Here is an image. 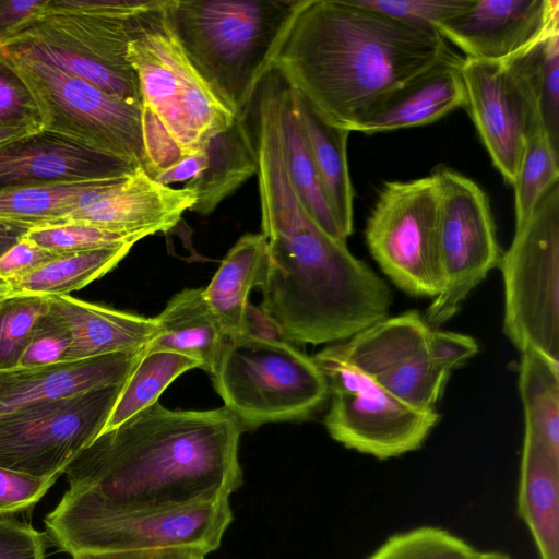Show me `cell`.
<instances>
[{
  "label": "cell",
  "instance_id": "1",
  "mask_svg": "<svg viewBox=\"0 0 559 559\" xmlns=\"http://www.w3.org/2000/svg\"><path fill=\"white\" fill-rule=\"evenodd\" d=\"M449 50L438 29L357 0H301L272 67L326 121L352 132Z\"/></svg>",
  "mask_w": 559,
  "mask_h": 559
},
{
  "label": "cell",
  "instance_id": "2",
  "mask_svg": "<svg viewBox=\"0 0 559 559\" xmlns=\"http://www.w3.org/2000/svg\"><path fill=\"white\" fill-rule=\"evenodd\" d=\"M242 428L226 408L171 411L158 402L100 432L67 466L69 489L121 509L229 498L242 481Z\"/></svg>",
  "mask_w": 559,
  "mask_h": 559
},
{
  "label": "cell",
  "instance_id": "3",
  "mask_svg": "<svg viewBox=\"0 0 559 559\" xmlns=\"http://www.w3.org/2000/svg\"><path fill=\"white\" fill-rule=\"evenodd\" d=\"M267 269L261 309L293 344H333L389 317L386 282L310 216L261 231Z\"/></svg>",
  "mask_w": 559,
  "mask_h": 559
},
{
  "label": "cell",
  "instance_id": "4",
  "mask_svg": "<svg viewBox=\"0 0 559 559\" xmlns=\"http://www.w3.org/2000/svg\"><path fill=\"white\" fill-rule=\"evenodd\" d=\"M301 0H164L186 57L236 116L248 107Z\"/></svg>",
  "mask_w": 559,
  "mask_h": 559
},
{
  "label": "cell",
  "instance_id": "5",
  "mask_svg": "<svg viewBox=\"0 0 559 559\" xmlns=\"http://www.w3.org/2000/svg\"><path fill=\"white\" fill-rule=\"evenodd\" d=\"M156 3L50 0L48 13L0 53L44 62L110 95L142 104L128 47L139 14Z\"/></svg>",
  "mask_w": 559,
  "mask_h": 559
},
{
  "label": "cell",
  "instance_id": "6",
  "mask_svg": "<svg viewBox=\"0 0 559 559\" xmlns=\"http://www.w3.org/2000/svg\"><path fill=\"white\" fill-rule=\"evenodd\" d=\"M49 540L73 556L193 547L216 550L233 521L228 498L192 504L130 510L86 491L68 489L45 518Z\"/></svg>",
  "mask_w": 559,
  "mask_h": 559
},
{
  "label": "cell",
  "instance_id": "7",
  "mask_svg": "<svg viewBox=\"0 0 559 559\" xmlns=\"http://www.w3.org/2000/svg\"><path fill=\"white\" fill-rule=\"evenodd\" d=\"M211 377L242 431L307 419L330 394L312 357L288 342L247 335L227 338Z\"/></svg>",
  "mask_w": 559,
  "mask_h": 559
},
{
  "label": "cell",
  "instance_id": "8",
  "mask_svg": "<svg viewBox=\"0 0 559 559\" xmlns=\"http://www.w3.org/2000/svg\"><path fill=\"white\" fill-rule=\"evenodd\" d=\"M164 0L139 14L128 60L142 106L152 111L185 156L201 152L236 119L186 57L164 14Z\"/></svg>",
  "mask_w": 559,
  "mask_h": 559
},
{
  "label": "cell",
  "instance_id": "9",
  "mask_svg": "<svg viewBox=\"0 0 559 559\" xmlns=\"http://www.w3.org/2000/svg\"><path fill=\"white\" fill-rule=\"evenodd\" d=\"M499 267L507 337L521 353L532 348L559 362V182L515 227Z\"/></svg>",
  "mask_w": 559,
  "mask_h": 559
},
{
  "label": "cell",
  "instance_id": "10",
  "mask_svg": "<svg viewBox=\"0 0 559 559\" xmlns=\"http://www.w3.org/2000/svg\"><path fill=\"white\" fill-rule=\"evenodd\" d=\"M312 360L332 394L325 428L347 449L379 460L396 457L418 449L440 419L437 409L418 411L391 396L352 365L335 343Z\"/></svg>",
  "mask_w": 559,
  "mask_h": 559
},
{
  "label": "cell",
  "instance_id": "11",
  "mask_svg": "<svg viewBox=\"0 0 559 559\" xmlns=\"http://www.w3.org/2000/svg\"><path fill=\"white\" fill-rule=\"evenodd\" d=\"M5 57L29 88L41 129L143 168L142 104L110 95L44 62Z\"/></svg>",
  "mask_w": 559,
  "mask_h": 559
},
{
  "label": "cell",
  "instance_id": "12",
  "mask_svg": "<svg viewBox=\"0 0 559 559\" xmlns=\"http://www.w3.org/2000/svg\"><path fill=\"white\" fill-rule=\"evenodd\" d=\"M439 186L430 175L385 181L365 227L369 251L404 293L435 298L441 288L438 258Z\"/></svg>",
  "mask_w": 559,
  "mask_h": 559
},
{
  "label": "cell",
  "instance_id": "13",
  "mask_svg": "<svg viewBox=\"0 0 559 559\" xmlns=\"http://www.w3.org/2000/svg\"><path fill=\"white\" fill-rule=\"evenodd\" d=\"M432 174L439 186V294L426 314L430 328L449 321L469 293L500 264L493 215L485 191L471 178L447 166Z\"/></svg>",
  "mask_w": 559,
  "mask_h": 559
},
{
  "label": "cell",
  "instance_id": "14",
  "mask_svg": "<svg viewBox=\"0 0 559 559\" xmlns=\"http://www.w3.org/2000/svg\"><path fill=\"white\" fill-rule=\"evenodd\" d=\"M124 382L0 416V466L60 476L104 429Z\"/></svg>",
  "mask_w": 559,
  "mask_h": 559
},
{
  "label": "cell",
  "instance_id": "15",
  "mask_svg": "<svg viewBox=\"0 0 559 559\" xmlns=\"http://www.w3.org/2000/svg\"><path fill=\"white\" fill-rule=\"evenodd\" d=\"M432 328L409 310L335 343L341 354L394 399L418 411L436 409L450 372L430 356Z\"/></svg>",
  "mask_w": 559,
  "mask_h": 559
},
{
  "label": "cell",
  "instance_id": "16",
  "mask_svg": "<svg viewBox=\"0 0 559 559\" xmlns=\"http://www.w3.org/2000/svg\"><path fill=\"white\" fill-rule=\"evenodd\" d=\"M461 70L465 108L493 166L512 186L526 136L542 124L533 94L521 72L508 61L464 57Z\"/></svg>",
  "mask_w": 559,
  "mask_h": 559
},
{
  "label": "cell",
  "instance_id": "17",
  "mask_svg": "<svg viewBox=\"0 0 559 559\" xmlns=\"http://www.w3.org/2000/svg\"><path fill=\"white\" fill-rule=\"evenodd\" d=\"M194 202L193 193L183 187L162 185L138 168L98 181L80 197L75 209L61 223H85L151 236L175 227Z\"/></svg>",
  "mask_w": 559,
  "mask_h": 559
},
{
  "label": "cell",
  "instance_id": "18",
  "mask_svg": "<svg viewBox=\"0 0 559 559\" xmlns=\"http://www.w3.org/2000/svg\"><path fill=\"white\" fill-rule=\"evenodd\" d=\"M558 28V0H472L438 31L466 58L506 61Z\"/></svg>",
  "mask_w": 559,
  "mask_h": 559
},
{
  "label": "cell",
  "instance_id": "19",
  "mask_svg": "<svg viewBox=\"0 0 559 559\" xmlns=\"http://www.w3.org/2000/svg\"><path fill=\"white\" fill-rule=\"evenodd\" d=\"M135 164L45 129L0 145V190L95 181L133 173Z\"/></svg>",
  "mask_w": 559,
  "mask_h": 559
},
{
  "label": "cell",
  "instance_id": "20",
  "mask_svg": "<svg viewBox=\"0 0 559 559\" xmlns=\"http://www.w3.org/2000/svg\"><path fill=\"white\" fill-rule=\"evenodd\" d=\"M144 348L0 371V416L126 381Z\"/></svg>",
  "mask_w": 559,
  "mask_h": 559
},
{
  "label": "cell",
  "instance_id": "21",
  "mask_svg": "<svg viewBox=\"0 0 559 559\" xmlns=\"http://www.w3.org/2000/svg\"><path fill=\"white\" fill-rule=\"evenodd\" d=\"M464 57L451 49L388 95L353 131L379 133L431 123L466 105Z\"/></svg>",
  "mask_w": 559,
  "mask_h": 559
},
{
  "label": "cell",
  "instance_id": "22",
  "mask_svg": "<svg viewBox=\"0 0 559 559\" xmlns=\"http://www.w3.org/2000/svg\"><path fill=\"white\" fill-rule=\"evenodd\" d=\"M48 298L50 310L63 320L72 336L64 361L143 348L158 330L155 318L91 304L70 295Z\"/></svg>",
  "mask_w": 559,
  "mask_h": 559
},
{
  "label": "cell",
  "instance_id": "23",
  "mask_svg": "<svg viewBox=\"0 0 559 559\" xmlns=\"http://www.w3.org/2000/svg\"><path fill=\"white\" fill-rule=\"evenodd\" d=\"M155 319L158 330L145 352L167 350L195 358L211 376L228 337L205 299L204 288L177 293Z\"/></svg>",
  "mask_w": 559,
  "mask_h": 559
},
{
  "label": "cell",
  "instance_id": "24",
  "mask_svg": "<svg viewBox=\"0 0 559 559\" xmlns=\"http://www.w3.org/2000/svg\"><path fill=\"white\" fill-rule=\"evenodd\" d=\"M293 97L322 190L346 240L354 227V189L347 162L350 132L326 121L294 90Z\"/></svg>",
  "mask_w": 559,
  "mask_h": 559
},
{
  "label": "cell",
  "instance_id": "25",
  "mask_svg": "<svg viewBox=\"0 0 559 559\" xmlns=\"http://www.w3.org/2000/svg\"><path fill=\"white\" fill-rule=\"evenodd\" d=\"M267 242L246 234L230 248L204 296L228 338L243 335L245 313L253 287L261 286L267 269Z\"/></svg>",
  "mask_w": 559,
  "mask_h": 559
},
{
  "label": "cell",
  "instance_id": "26",
  "mask_svg": "<svg viewBox=\"0 0 559 559\" xmlns=\"http://www.w3.org/2000/svg\"><path fill=\"white\" fill-rule=\"evenodd\" d=\"M205 154L202 171L183 185L195 197L190 211L200 215L214 212L258 169L254 144L242 116H237L227 129L211 138Z\"/></svg>",
  "mask_w": 559,
  "mask_h": 559
},
{
  "label": "cell",
  "instance_id": "27",
  "mask_svg": "<svg viewBox=\"0 0 559 559\" xmlns=\"http://www.w3.org/2000/svg\"><path fill=\"white\" fill-rule=\"evenodd\" d=\"M518 513L536 545L539 559H559V457L523 440Z\"/></svg>",
  "mask_w": 559,
  "mask_h": 559
},
{
  "label": "cell",
  "instance_id": "28",
  "mask_svg": "<svg viewBox=\"0 0 559 559\" xmlns=\"http://www.w3.org/2000/svg\"><path fill=\"white\" fill-rule=\"evenodd\" d=\"M276 104L285 166L300 202L325 233L334 238L345 240L322 190L305 133L296 114L293 90L277 70Z\"/></svg>",
  "mask_w": 559,
  "mask_h": 559
},
{
  "label": "cell",
  "instance_id": "29",
  "mask_svg": "<svg viewBox=\"0 0 559 559\" xmlns=\"http://www.w3.org/2000/svg\"><path fill=\"white\" fill-rule=\"evenodd\" d=\"M519 392L524 440L559 457V362L528 348L521 353Z\"/></svg>",
  "mask_w": 559,
  "mask_h": 559
},
{
  "label": "cell",
  "instance_id": "30",
  "mask_svg": "<svg viewBox=\"0 0 559 559\" xmlns=\"http://www.w3.org/2000/svg\"><path fill=\"white\" fill-rule=\"evenodd\" d=\"M131 248L132 245H123L60 254L28 273L8 280L11 295H69L110 272Z\"/></svg>",
  "mask_w": 559,
  "mask_h": 559
},
{
  "label": "cell",
  "instance_id": "31",
  "mask_svg": "<svg viewBox=\"0 0 559 559\" xmlns=\"http://www.w3.org/2000/svg\"><path fill=\"white\" fill-rule=\"evenodd\" d=\"M200 366V361L195 358L179 353L145 352L144 349V354L126 380L103 431L119 426L156 403L159 395L176 378Z\"/></svg>",
  "mask_w": 559,
  "mask_h": 559
},
{
  "label": "cell",
  "instance_id": "32",
  "mask_svg": "<svg viewBox=\"0 0 559 559\" xmlns=\"http://www.w3.org/2000/svg\"><path fill=\"white\" fill-rule=\"evenodd\" d=\"M98 181L100 180L2 189L0 219L29 226L61 223L75 209L80 197Z\"/></svg>",
  "mask_w": 559,
  "mask_h": 559
},
{
  "label": "cell",
  "instance_id": "33",
  "mask_svg": "<svg viewBox=\"0 0 559 559\" xmlns=\"http://www.w3.org/2000/svg\"><path fill=\"white\" fill-rule=\"evenodd\" d=\"M506 61L524 76L542 124L559 148V28Z\"/></svg>",
  "mask_w": 559,
  "mask_h": 559
},
{
  "label": "cell",
  "instance_id": "34",
  "mask_svg": "<svg viewBox=\"0 0 559 559\" xmlns=\"http://www.w3.org/2000/svg\"><path fill=\"white\" fill-rule=\"evenodd\" d=\"M559 182V148L542 124L526 136L519 162L514 188L515 227L532 214L542 197Z\"/></svg>",
  "mask_w": 559,
  "mask_h": 559
},
{
  "label": "cell",
  "instance_id": "35",
  "mask_svg": "<svg viewBox=\"0 0 559 559\" xmlns=\"http://www.w3.org/2000/svg\"><path fill=\"white\" fill-rule=\"evenodd\" d=\"M479 550L436 526H420L390 536L367 559H476Z\"/></svg>",
  "mask_w": 559,
  "mask_h": 559
},
{
  "label": "cell",
  "instance_id": "36",
  "mask_svg": "<svg viewBox=\"0 0 559 559\" xmlns=\"http://www.w3.org/2000/svg\"><path fill=\"white\" fill-rule=\"evenodd\" d=\"M144 234L112 230L91 224L64 222L33 226L23 237L55 253L64 254L102 248L134 245Z\"/></svg>",
  "mask_w": 559,
  "mask_h": 559
},
{
  "label": "cell",
  "instance_id": "37",
  "mask_svg": "<svg viewBox=\"0 0 559 559\" xmlns=\"http://www.w3.org/2000/svg\"><path fill=\"white\" fill-rule=\"evenodd\" d=\"M50 310L41 295H10L0 300V371L19 367L37 321Z\"/></svg>",
  "mask_w": 559,
  "mask_h": 559
},
{
  "label": "cell",
  "instance_id": "38",
  "mask_svg": "<svg viewBox=\"0 0 559 559\" xmlns=\"http://www.w3.org/2000/svg\"><path fill=\"white\" fill-rule=\"evenodd\" d=\"M0 124L29 131L41 129L36 102L11 61L0 53Z\"/></svg>",
  "mask_w": 559,
  "mask_h": 559
},
{
  "label": "cell",
  "instance_id": "39",
  "mask_svg": "<svg viewBox=\"0 0 559 559\" xmlns=\"http://www.w3.org/2000/svg\"><path fill=\"white\" fill-rule=\"evenodd\" d=\"M396 20L438 29L463 12L472 0H357Z\"/></svg>",
  "mask_w": 559,
  "mask_h": 559
},
{
  "label": "cell",
  "instance_id": "40",
  "mask_svg": "<svg viewBox=\"0 0 559 559\" xmlns=\"http://www.w3.org/2000/svg\"><path fill=\"white\" fill-rule=\"evenodd\" d=\"M71 343L69 328L49 310L37 321L19 367L32 368L64 361Z\"/></svg>",
  "mask_w": 559,
  "mask_h": 559
},
{
  "label": "cell",
  "instance_id": "41",
  "mask_svg": "<svg viewBox=\"0 0 559 559\" xmlns=\"http://www.w3.org/2000/svg\"><path fill=\"white\" fill-rule=\"evenodd\" d=\"M59 476H35L0 466V516L25 511L36 504Z\"/></svg>",
  "mask_w": 559,
  "mask_h": 559
},
{
  "label": "cell",
  "instance_id": "42",
  "mask_svg": "<svg viewBox=\"0 0 559 559\" xmlns=\"http://www.w3.org/2000/svg\"><path fill=\"white\" fill-rule=\"evenodd\" d=\"M143 169L154 180L185 155L155 115L142 106Z\"/></svg>",
  "mask_w": 559,
  "mask_h": 559
},
{
  "label": "cell",
  "instance_id": "43",
  "mask_svg": "<svg viewBox=\"0 0 559 559\" xmlns=\"http://www.w3.org/2000/svg\"><path fill=\"white\" fill-rule=\"evenodd\" d=\"M49 537L13 516H0V559H45Z\"/></svg>",
  "mask_w": 559,
  "mask_h": 559
},
{
  "label": "cell",
  "instance_id": "44",
  "mask_svg": "<svg viewBox=\"0 0 559 559\" xmlns=\"http://www.w3.org/2000/svg\"><path fill=\"white\" fill-rule=\"evenodd\" d=\"M50 0H0V50L49 11Z\"/></svg>",
  "mask_w": 559,
  "mask_h": 559
},
{
  "label": "cell",
  "instance_id": "45",
  "mask_svg": "<svg viewBox=\"0 0 559 559\" xmlns=\"http://www.w3.org/2000/svg\"><path fill=\"white\" fill-rule=\"evenodd\" d=\"M428 346L433 361L449 372L478 352V344L473 337L437 329H431Z\"/></svg>",
  "mask_w": 559,
  "mask_h": 559
},
{
  "label": "cell",
  "instance_id": "46",
  "mask_svg": "<svg viewBox=\"0 0 559 559\" xmlns=\"http://www.w3.org/2000/svg\"><path fill=\"white\" fill-rule=\"evenodd\" d=\"M60 255L26 239L20 240L0 257V277L10 280L28 273Z\"/></svg>",
  "mask_w": 559,
  "mask_h": 559
},
{
  "label": "cell",
  "instance_id": "47",
  "mask_svg": "<svg viewBox=\"0 0 559 559\" xmlns=\"http://www.w3.org/2000/svg\"><path fill=\"white\" fill-rule=\"evenodd\" d=\"M203 549L193 547H171L162 549L114 551V552H81L72 559H198L206 556Z\"/></svg>",
  "mask_w": 559,
  "mask_h": 559
},
{
  "label": "cell",
  "instance_id": "48",
  "mask_svg": "<svg viewBox=\"0 0 559 559\" xmlns=\"http://www.w3.org/2000/svg\"><path fill=\"white\" fill-rule=\"evenodd\" d=\"M243 335L265 340L286 342L276 323L261 309V307L248 304L245 313Z\"/></svg>",
  "mask_w": 559,
  "mask_h": 559
},
{
  "label": "cell",
  "instance_id": "49",
  "mask_svg": "<svg viewBox=\"0 0 559 559\" xmlns=\"http://www.w3.org/2000/svg\"><path fill=\"white\" fill-rule=\"evenodd\" d=\"M205 148L201 152L183 156L177 164L160 174L155 180L169 186L175 182H187L197 177L205 166Z\"/></svg>",
  "mask_w": 559,
  "mask_h": 559
},
{
  "label": "cell",
  "instance_id": "50",
  "mask_svg": "<svg viewBox=\"0 0 559 559\" xmlns=\"http://www.w3.org/2000/svg\"><path fill=\"white\" fill-rule=\"evenodd\" d=\"M33 226L0 219V257L23 239Z\"/></svg>",
  "mask_w": 559,
  "mask_h": 559
},
{
  "label": "cell",
  "instance_id": "51",
  "mask_svg": "<svg viewBox=\"0 0 559 559\" xmlns=\"http://www.w3.org/2000/svg\"><path fill=\"white\" fill-rule=\"evenodd\" d=\"M32 132L35 131L0 124V145L14 141Z\"/></svg>",
  "mask_w": 559,
  "mask_h": 559
},
{
  "label": "cell",
  "instance_id": "52",
  "mask_svg": "<svg viewBox=\"0 0 559 559\" xmlns=\"http://www.w3.org/2000/svg\"><path fill=\"white\" fill-rule=\"evenodd\" d=\"M476 559H511V557L502 551L490 550L479 551Z\"/></svg>",
  "mask_w": 559,
  "mask_h": 559
},
{
  "label": "cell",
  "instance_id": "53",
  "mask_svg": "<svg viewBox=\"0 0 559 559\" xmlns=\"http://www.w3.org/2000/svg\"><path fill=\"white\" fill-rule=\"evenodd\" d=\"M11 295V287L7 280L0 277V300Z\"/></svg>",
  "mask_w": 559,
  "mask_h": 559
},
{
  "label": "cell",
  "instance_id": "54",
  "mask_svg": "<svg viewBox=\"0 0 559 559\" xmlns=\"http://www.w3.org/2000/svg\"><path fill=\"white\" fill-rule=\"evenodd\" d=\"M198 559H205V556H201V557H199Z\"/></svg>",
  "mask_w": 559,
  "mask_h": 559
}]
</instances>
